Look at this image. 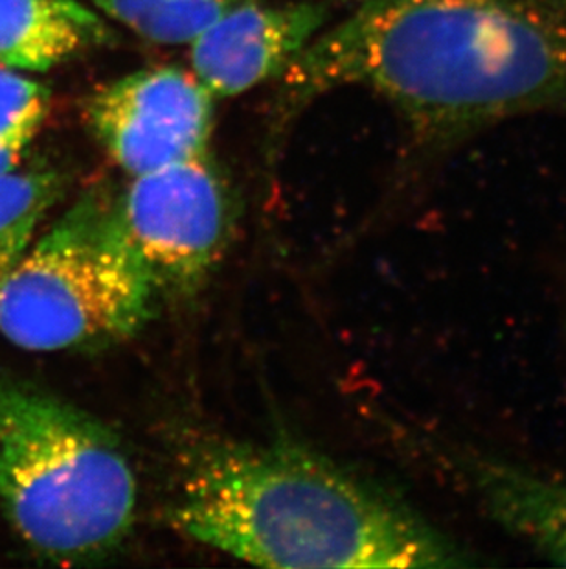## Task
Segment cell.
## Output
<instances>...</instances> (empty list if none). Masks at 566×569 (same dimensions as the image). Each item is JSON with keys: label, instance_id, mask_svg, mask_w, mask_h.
<instances>
[{"label": "cell", "instance_id": "cell-1", "mask_svg": "<svg viewBox=\"0 0 566 569\" xmlns=\"http://www.w3.org/2000/svg\"><path fill=\"white\" fill-rule=\"evenodd\" d=\"M282 80L291 103L364 87L442 153L512 119L566 113V0H355Z\"/></svg>", "mask_w": 566, "mask_h": 569}, {"label": "cell", "instance_id": "cell-2", "mask_svg": "<svg viewBox=\"0 0 566 569\" xmlns=\"http://www.w3.org/2000/svg\"><path fill=\"white\" fill-rule=\"evenodd\" d=\"M168 518L184 537L263 568L478 565L396 496L285 442L193 451Z\"/></svg>", "mask_w": 566, "mask_h": 569}, {"label": "cell", "instance_id": "cell-3", "mask_svg": "<svg viewBox=\"0 0 566 569\" xmlns=\"http://www.w3.org/2000/svg\"><path fill=\"white\" fill-rule=\"evenodd\" d=\"M137 500L108 426L0 371V507L33 553L55 565L105 559L133 529Z\"/></svg>", "mask_w": 566, "mask_h": 569}, {"label": "cell", "instance_id": "cell-4", "mask_svg": "<svg viewBox=\"0 0 566 569\" xmlns=\"http://www.w3.org/2000/svg\"><path fill=\"white\" fill-rule=\"evenodd\" d=\"M155 284L118 214L92 187L33 242L0 284V333L36 352L92 350L139 332Z\"/></svg>", "mask_w": 566, "mask_h": 569}, {"label": "cell", "instance_id": "cell-5", "mask_svg": "<svg viewBox=\"0 0 566 569\" xmlns=\"http://www.w3.org/2000/svg\"><path fill=\"white\" fill-rule=\"evenodd\" d=\"M117 207L156 290L173 293L203 282L232 227L229 184L210 153L131 176Z\"/></svg>", "mask_w": 566, "mask_h": 569}, {"label": "cell", "instance_id": "cell-6", "mask_svg": "<svg viewBox=\"0 0 566 569\" xmlns=\"http://www.w3.org/2000/svg\"><path fill=\"white\" fill-rule=\"evenodd\" d=\"M214 98L192 70L155 67L98 87L83 117L118 167L139 176L209 153Z\"/></svg>", "mask_w": 566, "mask_h": 569}, {"label": "cell", "instance_id": "cell-7", "mask_svg": "<svg viewBox=\"0 0 566 569\" xmlns=\"http://www.w3.org/2000/svg\"><path fill=\"white\" fill-rule=\"evenodd\" d=\"M434 467L501 529L566 566V473L529 467L451 437H428Z\"/></svg>", "mask_w": 566, "mask_h": 569}, {"label": "cell", "instance_id": "cell-8", "mask_svg": "<svg viewBox=\"0 0 566 569\" xmlns=\"http://www.w3.org/2000/svg\"><path fill=\"white\" fill-rule=\"evenodd\" d=\"M324 2L260 4L245 0L190 47L192 72L214 97H237L279 78L326 27Z\"/></svg>", "mask_w": 566, "mask_h": 569}, {"label": "cell", "instance_id": "cell-9", "mask_svg": "<svg viewBox=\"0 0 566 569\" xmlns=\"http://www.w3.org/2000/svg\"><path fill=\"white\" fill-rule=\"evenodd\" d=\"M118 36L81 0H0V67L47 72L117 43Z\"/></svg>", "mask_w": 566, "mask_h": 569}, {"label": "cell", "instance_id": "cell-10", "mask_svg": "<svg viewBox=\"0 0 566 569\" xmlns=\"http://www.w3.org/2000/svg\"><path fill=\"white\" fill-rule=\"evenodd\" d=\"M67 183L54 170L0 173V284L33 243Z\"/></svg>", "mask_w": 566, "mask_h": 569}, {"label": "cell", "instance_id": "cell-11", "mask_svg": "<svg viewBox=\"0 0 566 569\" xmlns=\"http://www.w3.org/2000/svg\"><path fill=\"white\" fill-rule=\"evenodd\" d=\"M94 10L159 44H192L245 0H89Z\"/></svg>", "mask_w": 566, "mask_h": 569}, {"label": "cell", "instance_id": "cell-12", "mask_svg": "<svg viewBox=\"0 0 566 569\" xmlns=\"http://www.w3.org/2000/svg\"><path fill=\"white\" fill-rule=\"evenodd\" d=\"M49 108L47 87L16 70L0 69V146L27 150Z\"/></svg>", "mask_w": 566, "mask_h": 569}]
</instances>
